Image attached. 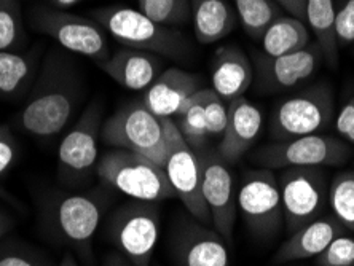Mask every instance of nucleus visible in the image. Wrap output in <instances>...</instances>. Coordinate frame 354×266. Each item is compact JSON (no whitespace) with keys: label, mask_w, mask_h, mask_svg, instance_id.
<instances>
[{"label":"nucleus","mask_w":354,"mask_h":266,"mask_svg":"<svg viewBox=\"0 0 354 266\" xmlns=\"http://www.w3.org/2000/svg\"><path fill=\"white\" fill-rule=\"evenodd\" d=\"M190 7L198 44H216L235 29L238 17L227 0H190Z\"/></svg>","instance_id":"5701e85b"},{"label":"nucleus","mask_w":354,"mask_h":266,"mask_svg":"<svg viewBox=\"0 0 354 266\" xmlns=\"http://www.w3.org/2000/svg\"><path fill=\"white\" fill-rule=\"evenodd\" d=\"M106 209L107 198L101 191L56 193L41 205V223L51 238L93 263V239Z\"/></svg>","instance_id":"f03ea898"},{"label":"nucleus","mask_w":354,"mask_h":266,"mask_svg":"<svg viewBox=\"0 0 354 266\" xmlns=\"http://www.w3.org/2000/svg\"><path fill=\"white\" fill-rule=\"evenodd\" d=\"M279 7H283L286 12L290 13V17L304 21L305 23V10L306 0H274Z\"/></svg>","instance_id":"e433bc0d"},{"label":"nucleus","mask_w":354,"mask_h":266,"mask_svg":"<svg viewBox=\"0 0 354 266\" xmlns=\"http://www.w3.org/2000/svg\"><path fill=\"white\" fill-rule=\"evenodd\" d=\"M337 10L334 0H306L305 21L316 35L324 61L332 69L338 66V44L335 35Z\"/></svg>","instance_id":"393cba45"},{"label":"nucleus","mask_w":354,"mask_h":266,"mask_svg":"<svg viewBox=\"0 0 354 266\" xmlns=\"http://www.w3.org/2000/svg\"><path fill=\"white\" fill-rule=\"evenodd\" d=\"M345 139H348V142H351V144H354V126L351 128V131L348 133L346 135H345Z\"/></svg>","instance_id":"37998d69"},{"label":"nucleus","mask_w":354,"mask_h":266,"mask_svg":"<svg viewBox=\"0 0 354 266\" xmlns=\"http://www.w3.org/2000/svg\"><path fill=\"white\" fill-rule=\"evenodd\" d=\"M58 266H80V265L77 263V260H75L74 255H72L71 252H67L64 257H62V260H61Z\"/></svg>","instance_id":"79ce46f5"},{"label":"nucleus","mask_w":354,"mask_h":266,"mask_svg":"<svg viewBox=\"0 0 354 266\" xmlns=\"http://www.w3.org/2000/svg\"><path fill=\"white\" fill-rule=\"evenodd\" d=\"M201 90V78L179 67L165 69L144 91L142 102L160 118L176 117L187 99Z\"/></svg>","instance_id":"a211bd4d"},{"label":"nucleus","mask_w":354,"mask_h":266,"mask_svg":"<svg viewBox=\"0 0 354 266\" xmlns=\"http://www.w3.org/2000/svg\"><path fill=\"white\" fill-rule=\"evenodd\" d=\"M334 95L330 88L327 85L311 86L286 99L274 108L270 133L278 140L319 134L334 122Z\"/></svg>","instance_id":"9b49d317"},{"label":"nucleus","mask_w":354,"mask_h":266,"mask_svg":"<svg viewBox=\"0 0 354 266\" xmlns=\"http://www.w3.org/2000/svg\"><path fill=\"white\" fill-rule=\"evenodd\" d=\"M102 266H134L127 257H123L120 252H111L104 258Z\"/></svg>","instance_id":"58836bf2"},{"label":"nucleus","mask_w":354,"mask_h":266,"mask_svg":"<svg viewBox=\"0 0 354 266\" xmlns=\"http://www.w3.org/2000/svg\"><path fill=\"white\" fill-rule=\"evenodd\" d=\"M238 211L252 238L272 243L284 227L278 177L272 169L248 171L236 189Z\"/></svg>","instance_id":"423d86ee"},{"label":"nucleus","mask_w":354,"mask_h":266,"mask_svg":"<svg viewBox=\"0 0 354 266\" xmlns=\"http://www.w3.org/2000/svg\"><path fill=\"white\" fill-rule=\"evenodd\" d=\"M157 266H161V265H157Z\"/></svg>","instance_id":"c03bdc74"},{"label":"nucleus","mask_w":354,"mask_h":266,"mask_svg":"<svg viewBox=\"0 0 354 266\" xmlns=\"http://www.w3.org/2000/svg\"><path fill=\"white\" fill-rule=\"evenodd\" d=\"M174 266H232L228 246L214 228L190 216H180L169 234Z\"/></svg>","instance_id":"4468645a"},{"label":"nucleus","mask_w":354,"mask_h":266,"mask_svg":"<svg viewBox=\"0 0 354 266\" xmlns=\"http://www.w3.org/2000/svg\"><path fill=\"white\" fill-rule=\"evenodd\" d=\"M171 187L187 212L198 222L212 227L211 213L203 196V172L200 155L185 142L174 120L168 124V152L163 164Z\"/></svg>","instance_id":"f8f14e48"},{"label":"nucleus","mask_w":354,"mask_h":266,"mask_svg":"<svg viewBox=\"0 0 354 266\" xmlns=\"http://www.w3.org/2000/svg\"><path fill=\"white\" fill-rule=\"evenodd\" d=\"M139 12L153 19L155 23L168 26H180L192 19L190 0H138Z\"/></svg>","instance_id":"c756f323"},{"label":"nucleus","mask_w":354,"mask_h":266,"mask_svg":"<svg viewBox=\"0 0 354 266\" xmlns=\"http://www.w3.org/2000/svg\"><path fill=\"white\" fill-rule=\"evenodd\" d=\"M101 131L102 106L95 101L85 108L59 144L58 168L64 179L77 180L96 171Z\"/></svg>","instance_id":"2eb2a0df"},{"label":"nucleus","mask_w":354,"mask_h":266,"mask_svg":"<svg viewBox=\"0 0 354 266\" xmlns=\"http://www.w3.org/2000/svg\"><path fill=\"white\" fill-rule=\"evenodd\" d=\"M317 266H354V238L343 234L334 239L321 255L316 257Z\"/></svg>","instance_id":"473e14b6"},{"label":"nucleus","mask_w":354,"mask_h":266,"mask_svg":"<svg viewBox=\"0 0 354 266\" xmlns=\"http://www.w3.org/2000/svg\"><path fill=\"white\" fill-rule=\"evenodd\" d=\"M26 41L19 0H0V51H23Z\"/></svg>","instance_id":"c85d7f7f"},{"label":"nucleus","mask_w":354,"mask_h":266,"mask_svg":"<svg viewBox=\"0 0 354 266\" xmlns=\"http://www.w3.org/2000/svg\"><path fill=\"white\" fill-rule=\"evenodd\" d=\"M203 172V196L211 213L212 228L228 247H233V231L238 216L235 182L228 164L209 147L198 152Z\"/></svg>","instance_id":"ddd939ff"},{"label":"nucleus","mask_w":354,"mask_h":266,"mask_svg":"<svg viewBox=\"0 0 354 266\" xmlns=\"http://www.w3.org/2000/svg\"><path fill=\"white\" fill-rule=\"evenodd\" d=\"M15 227V220L10 213L0 207V243L7 238V234L12 231Z\"/></svg>","instance_id":"4c0bfd02"},{"label":"nucleus","mask_w":354,"mask_h":266,"mask_svg":"<svg viewBox=\"0 0 354 266\" xmlns=\"http://www.w3.org/2000/svg\"><path fill=\"white\" fill-rule=\"evenodd\" d=\"M171 118H160L142 101L124 104L102 124L101 137L117 147L153 161L163 168L168 152V124Z\"/></svg>","instance_id":"20e7f679"},{"label":"nucleus","mask_w":354,"mask_h":266,"mask_svg":"<svg viewBox=\"0 0 354 266\" xmlns=\"http://www.w3.org/2000/svg\"><path fill=\"white\" fill-rule=\"evenodd\" d=\"M97 67L120 86L131 91H145L163 72V57L124 46Z\"/></svg>","instance_id":"aec40b11"},{"label":"nucleus","mask_w":354,"mask_h":266,"mask_svg":"<svg viewBox=\"0 0 354 266\" xmlns=\"http://www.w3.org/2000/svg\"><path fill=\"white\" fill-rule=\"evenodd\" d=\"M324 56L317 44H310L294 53L268 57L257 53L254 64L257 70L259 88L267 93H278L308 80L319 69Z\"/></svg>","instance_id":"dca6fc26"},{"label":"nucleus","mask_w":354,"mask_h":266,"mask_svg":"<svg viewBox=\"0 0 354 266\" xmlns=\"http://www.w3.org/2000/svg\"><path fill=\"white\" fill-rule=\"evenodd\" d=\"M205 118L209 139H221L225 133L228 122V104L222 101L212 88L207 90L205 101Z\"/></svg>","instance_id":"2f4dec72"},{"label":"nucleus","mask_w":354,"mask_h":266,"mask_svg":"<svg viewBox=\"0 0 354 266\" xmlns=\"http://www.w3.org/2000/svg\"><path fill=\"white\" fill-rule=\"evenodd\" d=\"M254 82V67L249 57L235 45L221 46L212 61L211 83L216 95L227 104L244 96Z\"/></svg>","instance_id":"412c9836"},{"label":"nucleus","mask_w":354,"mask_h":266,"mask_svg":"<svg viewBox=\"0 0 354 266\" xmlns=\"http://www.w3.org/2000/svg\"><path fill=\"white\" fill-rule=\"evenodd\" d=\"M235 12L249 37L260 40L276 18L281 17L274 0H235Z\"/></svg>","instance_id":"bb28decb"},{"label":"nucleus","mask_w":354,"mask_h":266,"mask_svg":"<svg viewBox=\"0 0 354 266\" xmlns=\"http://www.w3.org/2000/svg\"><path fill=\"white\" fill-rule=\"evenodd\" d=\"M310 44L308 28L304 21L294 17L276 18L260 39L262 55L268 57L294 53V51L305 48Z\"/></svg>","instance_id":"b1692460"},{"label":"nucleus","mask_w":354,"mask_h":266,"mask_svg":"<svg viewBox=\"0 0 354 266\" xmlns=\"http://www.w3.org/2000/svg\"><path fill=\"white\" fill-rule=\"evenodd\" d=\"M278 184L288 236L324 216L330 185L324 168H286Z\"/></svg>","instance_id":"6e6552de"},{"label":"nucleus","mask_w":354,"mask_h":266,"mask_svg":"<svg viewBox=\"0 0 354 266\" xmlns=\"http://www.w3.org/2000/svg\"><path fill=\"white\" fill-rule=\"evenodd\" d=\"M348 229L332 216H321L308 225L289 234V238L281 244L273 255L274 263H289L297 260L316 258L327 246L338 236L346 234Z\"/></svg>","instance_id":"6ab92c4d"},{"label":"nucleus","mask_w":354,"mask_h":266,"mask_svg":"<svg viewBox=\"0 0 354 266\" xmlns=\"http://www.w3.org/2000/svg\"><path fill=\"white\" fill-rule=\"evenodd\" d=\"M353 126H354V96L345 104V107L342 108L335 120L337 133L342 134L343 137L351 131Z\"/></svg>","instance_id":"c9c22d12"},{"label":"nucleus","mask_w":354,"mask_h":266,"mask_svg":"<svg viewBox=\"0 0 354 266\" xmlns=\"http://www.w3.org/2000/svg\"><path fill=\"white\" fill-rule=\"evenodd\" d=\"M91 17L127 48L149 51L168 59H185L192 53L190 41L184 34L155 23L139 10L111 5L95 10Z\"/></svg>","instance_id":"7ed1b4c3"},{"label":"nucleus","mask_w":354,"mask_h":266,"mask_svg":"<svg viewBox=\"0 0 354 266\" xmlns=\"http://www.w3.org/2000/svg\"><path fill=\"white\" fill-rule=\"evenodd\" d=\"M335 35L338 48L354 44V0H348L335 17Z\"/></svg>","instance_id":"f704fd0d"},{"label":"nucleus","mask_w":354,"mask_h":266,"mask_svg":"<svg viewBox=\"0 0 354 266\" xmlns=\"http://www.w3.org/2000/svg\"><path fill=\"white\" fill-rule=\"evenodd\" d=\"M0 266H53L44 252L17 239L0 243Z\"/></svg>","instance_id":"7c9ffc66"},{"label":"nucleus","mask_w":354,"mask_h":266,"mask_svg":"<svg viewBox=\"0 0 354 266\" xmlns=\"http://www.w3.org/2000/svg\"><path fill=\"white\" fill-rule=\"evenodd\" d=\"M32 28L48 35L71 53L82 55L99 66L111 56L107 32L93 18L55 8H39L30 18Z\"/></svg>","instance_id":"9d476101"},{"label":"nucleus","mask_w":354,"mask_h":266,"mask_svg":"<svg viewBox=\"0 0 354 266\" xmlns=\"http://www.w3.org/2000/svg\"><path fill=\"white\" fill-rule=\"evenodd\" d=\"M0 200L5 201V202H8V205H12V206L19 207V202H18L17 198H15L12 193H8L7 190H5L2 185H0Z\"/></svg>","instance_id":"a19ab883"},{"label":"nucleus","mask_w":354,"mask_h":266,"mask_svg":"<svg viewBox=\"0 0 354 266\" xmlns=\"http://www.w3.org/2000/svg\"><path fill=\"white\" fill-rule=\"evenodd\" d=\"M262 124V112L244 96L228 102V122L225 133L218 139V156L227 164H236L252 149Z\"/></svg>","instance_id":"f3484780"},{"label":"nucleus","mask_w":354,"mask_h":266,"mask_svg":"<svg viewBox=\"0 0 354 266\" xmlns=\"http://www.w3.org/2000/svg\"><path fill=\"white\" fill-rule=\"evenodd\" d=\"M351 149L340 139L324 134L300 135V137L278 140L254 152L251 160L260 168H329L346 163Z\"/></svg>","instance_id":"1a4fd4ad"},{"label":"nucleus","mask_w":354,"mask_h":266,"mask_svg":"<svg viewBox=\"0 0 354 266\" xmlns=\"http://www.w3.org/2000/svg\"><path fill=\"white\" fill-rule=\"evenodd\" d=\"M96 174L111 189L133 200L160 202L176 198L165 169L128 150L117 149L101 156Z\"/></svg>","instance_id":"39448f33"},{"label":"nucleus","mask_w":354,"mask_h":266,"mask_svg":"<svg viewBox=\"0 0 354 266\" xmlns=\"http://www.w3.org/2000/svg\"><path fill=\"white\" fill-rule=\"evenodd\" d=\"M107 236L134 266H150L160 236L158 202L133 200L117 207L107 222Z\"/></svg>","instance_id":"0eeeda50"},{"label":"nucleus","mask_w":354,"mask_h":266,"mask_svg":"<svg viewBox=\"0 0 354 266\" xmlns=\"http://www.w3.org/2000/svg\"><path fill=\"white\" fill-rule=\"evenodd\" d=\"M332 216L354 233V171H342L329 185V201Z\"/></svg>","instance_id":"cd10ccee"},{"label":"nucleus","mask_w":354,"mask_h":266,"mask_svg":"<svg viewBox=\"0 0 354 266\" xmlns=\"http://www.w3.org/2000/svg\"><path fill=\"white\" fill-rule=\"evenodd\" d=\"M19 155V144L8 124H0V177L13 168Z\"/></svg>","instance_id":"72a5a7b5"},{"label":"nucleus","mask_w":354,"mask_h":266,"mask_svg":"<svg viewBox=\"0 0 354 266\" xmlns=\"http://www.w3.org/2000/svg\"><path fill=\"white\" fill-rule=\"evenodd\" d=\"M82 0H48L51 8L55 10H62V12H67V10L79 5Z\"/></svg>","instance_id":"ea45409f"},{"label":"nucleus","mask_w":354,"mask_h":266,"mask_svg":"<svg viewBox=\"0 0 354 266\" xmlns=\"http://www.w3.org/2000/svg\"><path fill=\"white\" fill-rule=\"evenodd\" d=\"M83 99L75 67L58 53L44 59L37 80L17 115L19 129L34 137H51L64 129Z\"/></svg>","instance_id":"f257e3e1"},{"label":"nucleus","mask_w":354,"mask_h":266,"mask_svg":"<svg viewBox=\"0 0 354 266\" xmlns=\"http://www.w3.org/2000/svg\"><path fill=\"white\" fill-rule=\"evenodd\" d=\"M209 88H201L194 96L187 99L184 106L176 115L177 123L176 126L182 134V137L187 144L190 145L195 152H201L203 149L207 147V128L205 118V101Z\"/></svg>","instance_id":"a878e982"},{"label":"nucleus","mask_w":354,"mask_h":266,"mask_svg":"<svg viewBox=\"0 0 354 266\" xmlns=\"http://www.w3.org/2000/svg\"><path fill=\"white\" fill-rule=\"evenodd\" d=\"M39 51H0V99L19 101L32 90L39 75Z\"/></svg>","instance_id":"4be33fe9"}]
</instances>
